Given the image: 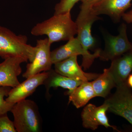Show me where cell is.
Masks as SVG:
<instances>
[{"label":"cell","instance_id":"obj_1","mask_svg":"<svg viewBox=\"0 0 132 132\" xmlns=\"http://www.w3.org/2000/svg\"><path fill=\"white\" fill-rule=\"evenodd\" d=\"M31 33L35 36L46 35L50 44L60 41L69 40L77 34L75 22L71 18V12L54 14L47 20L38 23Z\"/></svg>","mask_w":132,"mask_h":132},{"label":"cell","instance_id":"obj_2","mask_svg":"<svg viewBox=\"0 0 132 132\" xmlns=\"http://www.w3.org/2000/svg\"><path fill=\"white\" fill-rule=\"evenodd\" d=\"M26 35H16L6 28L0 26V57L5 59L20 57L31 62L34 59L36 48L27 44Z\"/></svg>","mask_w":132,"mask_h":132},{"label":"cell","instance_id":"obj_3","mask_svg":"<svg viewBox=\"0 0 132 132\" xmlns=\"http://www.w3.org/2000/svg\"><path fill=\"white\" fill-rule=\"evenodd\" d=\"M10 112L18 132H39L42 130L41 118L35 102L25 100L15 103Z\"/></svg>","mask_w":132,"mask_h":132},{"label":"cell","instance_id":"obj_4","mask_svg":"<svg viewBox=\"0 0 132 132\" xmlns=\"http://www.w3.org/2000/svg\"><path fill=\"white\" fill-rule=\"evenodd\" d=\"M100 49L96 50L92 54L84 50L79 41L77 38H71L64 45L51 52V59L52 64L64 60L74 55L82 56L81 67L86 70L91 67L95 59L99 58Z\"/></svg>","mask_w":132,"mask_h":132},{"label":"cell","instance_id":"obj_5","mask_svg":"<svg viewBox=\"0 0 132 132\" xmlns=\"http://www.w3.org/2000/svg\"><path fill=\"white\" fill-rule=\"evenodd\" d=\"M114 93L106 98L108 111L123 117L132 125V92L126 82L117 85Z\"/></svg>","mask_w":132,"mask_h":132},{"label":"cell","instance_id":"obj_6","mask_svg":"<svg viewBox=\"0 0 132 132\" xmlns=\"http://www.w3.org/2000/svg\"><path fill=\"white\" fill-rule=\"evenodd\" d=\"M119 32L116 36L108 34L105 36V48L101 50L100 60L112 61L132 49V43L128 38L126 24H121Z\"/></svg>","mask_w":132,"mask_h":132},{"label":"cell","instance_id":"obj_7","mask_svg":"<svg viewBox=\"0 0 132 132\" xmlns=\"http://www.w3.org/2000/svg\"><path fill=\"white\" fill-rule=\"evenodd\" d=\"M51 45L48 38L37 40L35 57L32 61L27 65L26 72L22 75L24 78L27 79L52 69Z\"/></svg>","mask_w":132,"mask_h":132},{"label":"cell","instance_id":"obj_8","mask_svg":"<svg viewBox=\"0 0 132 132\" xmlns=\"http://www.w3.org/2000/svg\"><path fill=\"white\" fill-rule=\"evenodd\" d=\"M100 17L94 13L92 9H80L76 21L77 27V38L83 49L87 52L94 47L95 41L91 33L92 25L100 20Z\"/></svg>","mask_w":132,"mask_h":132},{"label":"cell","instance_id":"obj_9","mask_svg":"<svg viewBox=\"0 0 132 132\" xmlns=\"http://www.w3.org/2000/svg\"><path fill=\"white\" fill-rule=\"evenodd\" d=\"M108 109V105L105 102L99 106L92 104H87L84 108L81 113L83 127L94 131L97 130L99 126H102L119 131L117 127L109 124L106 115Z\"/></svg>","mask_w":132,"mask_h":132},{"label":"cell","instance_id":"obj_10","mask_svg":"<svg viewBox=\"0 0 132 132\" xmlns=\"http://www.w3.org/2000/svg\"><path fill=\"white\" fill-rule=\"evenodd\" d=\"M48 71L43 72L27 78L26 80L20 83L10 91L7 101L15 104L26 99L34 93L36 88L43 82L47 78Z\"/></svg>","mask_w":132,"mask_h":132},{"label":"cell","instance_id":"obj_11","mask_svg":"<svg viewBox=\"0 0 132 132\" xmlns=\"http://www.w3.org/2000/svg\"><path fill=\"white\" fill-rule=\"evenodd\" d=\"M27 61L22 57H13L0 63V87L13 88L19 85L18 76L22 72L21 64Z\"/></svg>","mask_w":132,"mask_h":132},{"label":"cell","instance_id":"obj_12","mask_svg":"<svg viewBox=\"0 0 132 132\" xmlns=\"http://www.w3.org/2000/svg\"><path fill=\"white\" fill-rule=\"evenodd\" d=\"M77 56L74 55L54 64V70L57 73L72 79L82 81H89L94 80L100 74L85 72L79 65Z\"/></svg>","mask_w":132,"mask_h":132},{"label":"cell","instance_id":"obj_13","mask_svg":"<svg viewBox=\"0 0 132 132\" xmlns=\"http://www.w3.org/2000/svg\"><path fill=\"white\" fill-rule=\"evenodd\" d=\"M132 0H101L94 5L92 10L97 15H108L115 22L120 21L127 10L131 7Z\"/></svg>","mask_w":132,"mask_h":132},{"label":"cell","instance_id":"obj_14","mask_svg":"<svg viewBox=\"0 0 132 132\" xmlns=\"http://www.w3.org/2000/svg\"><path fill=\"white\" fill-rule=\"evenodd\" d=\"M111 61L108 69L116 86L126 82L132 71V49Z\"/></svg>","mask_w":132,"mask_h":132},{"label":"cell","instance_id":"obj_15","mask_svg":"<svg viewBox=\"0 0 132 132\" xmlns=\"http://www.w3.org/2000/svg\"><path fill=\"white\" fill-rule=\"evenodd\" d=\"M48 71V76L43 84L46 87V94L49 93L50 88L60 87L68 90L67 94L68 95L83 82L61 75L52 69Z\"/></svg>","mask_w":132,"mask_h":132},{"label":"cell","instance_id":"obj_16","mask_svg":"<svg viewBox=\"0 0 132 132\" xmlns=\"http://www.w3.org/2000/svg\"><path fill=\"white\" fill-rule=\"evenodd\" d=\"M69 102H72L76 108L86 105L88 102L96 97L92 82L83 81L68 95Z\"/></svg>","mask_w":132,"mask_h":132},{"label":"cell","instance_id":"obj_17","mask_svg":"<svg viewBox=\"0 0 132 132\" xmlns=\"http://www.w3.org/2000/svg\"><path fill=\"white\" fill-rule=\"evenodd\" d=\"M92 83L96 97L105 98L108 97L111 90L116 86L108 69H105L103 73L100 74L96 79L92 81Z\"/></svg>","mask_w":132,"mask_h":132},{"label":"cell","instance_id":"obj_18","mask_svg":"<svg viewBox=\"0 0 132 132\" xmlns=\"http://www.w3.org/2000/svg\"><path fill=\"white\" fill-rule=\"evenodd\" d=\"M11 89V87H0V115L11 111L14 105L4 99L5 97H7Z\"/></svg>","mask_w":132,"mask_h":132},{"label":"cell","instance_id":"obj_19","mask_svg":"<svg viewBox=\"0 0 132 132\" xmlns=\"http://www.w3.org/2000/svg\"><path fill=\"white\" fill-rule=\"evenodd\" d=\"M81 0H60V2L55 5L54 14L64 13L71 12L76 3Z\"/></svg>","mask_w":132,"mask_h":132},{"label":"cell","instance_id":"obj_20","mask_svg":"<svg viewBox=\"0 0 132 132\" xmlns=\"http://www.w3.org/2000/svg\"><path fill=\"white\" fill-rule=\"evenodd\" d=\"M13 121L8 117L7 113L0 115V132H16Z\"/></svg>","mask_w":132,"mask_h":132},{"label":"cell","instance_id":"obj_21","mask_svg":"<svg viewBox=\"0 0 132 132\" xmlns=\"http://www.w3.org/2000/svg\"><path fill=\"white\" fill-rule=\"evenodd\" d=\"M101 0H81L80 9H92V7Z\"/></svg>","mask_w":132,"mask_h":132},{"label":"cell","instance_id":"obj_22","mask_svg":"<svg viewBox=\"0 0 132 132\" xmlns=\"http://www.w3.org/2000/svg\"><path fill=\"white\" fill-rule=\"evenodd\" d=\"M122 18L127 23H132V10L127 13H125L123 15Z\"/></svg>","mask_w":132,"mask_h":132},{"label":"cell","instance_id":"obj_23","mask_svg":"<svg viewBox=\"0 0 132 132\" xmlns=\"http://www.w3.org/2000/svg\"><path fill=\"white\" fill-rule=\"evenodd\" d=\"M126 83L128 86L132 89V73L130 74L128 76L126 80Z\"/></svg>","mask_w":132,"mask_h":132}]
</instances>
